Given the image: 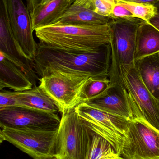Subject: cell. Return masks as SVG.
I'll list each match as a JSON object with an SVG mask.
<instances>
[{
  "mask_svg": "<svg viewBox=\"0 0 159 159\" xmlns=\"http://www.w3.org/2000/svg\"><path fill=\"white\" fill-rule=\"evenodd\" d=\"M111 57L110 43L96 51L82 52L61 49L40 42L32 63L39 78L55 71L105 77L109 75Z\"/></svg>",
  "mask_w": 159,
  "mask_h": 159,
  "instance_id": "cell-1",
  "label": "cell"
},
{
  "mask_svg": "<svg viewBox=\"0 0 159 159\" xmlns=\"http://www.w3.org/2000/svg\"><path fill=\"white\" fill-rule=\"evenodd\" d=\"M35 32L40 42L70 51L92 52L110 43L109 24L55 23L36 29Z\"/></svg>",
  "mask_w": 159,
  "mask_h": 159,
  "instance_id": "cell-2",
  "label": "cell"
},
{
  "mask_svg": "<svg viewBox=\"0 0 159 159\" xmlns=\"http://www.w3.org/2000/svg\"><path fill=\"white\" fill-rule=\"evenodd\" d=\"M145 20L137 17H110L111 64L108 78L110 83H121L120 66L132 65L135 61L137 30Z\"/></svg>",
  "mask_w": 159,
  "mask_h": 159,
  "instance_id": "cell-3",
  "label": "cell"
},
{
  "mask_svg": "<svg viewBox=\"0 0 159 159\" xmlns=\"http://www.w3.org/2000/svg\"><path fill=\"white\" fill-rule=\"evenodd\" d=\"M119 69L133 119L143 120L159 131V100L145 86L134 64L121 65Z\"/></svg>",
  "mask_w": 159,
  "mask_h": 159,
  "instance_id": "cell-4",
  "label": "cell"
},
{
  "mask_svg": "<svg viewBox=\"0 0 159 159\" xmlns=\"http://www.w3.org/2000/svg\"><path fill=\"white\" fill-rule=\"evenodd\" d=\"M119 156L123 159H159V131L141 120H131Z\"/></svg>",
  "mask_w": 159,
  "mask_h": 159,
  "instance_id": "cell-5",
  "label": "cell"
},
{
  "mask_svg": "<svg viewBox=\"0 0 159 159\" xmlns=\"http://www.w3.org/2000/svg\"><path fill=\"white\" fill-rule=\"evenodd\" d=\"M90 77L85 75L55 71L39 78V85L57 104L62 114L79 104L82 88Z\"/></svg>",
  "mask_w": 159,
  "mask_h": 159,
  "instance_id": "cell-6",
  "label": "cell"
},
{
  "mask_svg": "<svg viewBox=\"0 0 159 159\" xmlns=\"http://www.w3.org/2000/svg\"><path fill=\"white\" fill-rule=\"evenodd\" d=\"M60 123L56 113L18 106L0 109L1 128L56 131Z\"/></svg>",
  "mask_w": 159,
  "mask_h": 159,
  "instance_id": "cell-7",
  "label": "cell"
},
{
  "mask_svg": "<svg viewBox=\"0 0 159 159\" xmlns=\"http://www.w3.org/2000/svg\"><path fill=\"white\" fill-rule=\"evenodd\" d=\"M1 129V143L3 141L9 142L34 159L56 155L58 130L56 131H46L7 128Z\"/></svg>",
  "mask_w": 159,
  "mask_h": 159,
  "instance_id": "cell-8",
  "label": "cell"
},
{
  "mask_svg": "<svg viewBox=\"0 0 159 159\" xmlns=\"http://www.w3.org/2000/svg\"><path fill=\"white\" fill-rule=\"evenodd\" d=\"M81 119L84 125L83 159H123L119 156L122 138L92 121Z\"/></svg>",
  "mask_w": 159,
  "mask_h": 159,
  "instance_id": "cell-9",
  "label": "cell"
},
{
  "mask_svg": "<svg viewBox=\"0 0 159 159\" xmlns=\"http://www.w3.org/2000/svg\"><path fill=\"white\" fill-rule=\"evenodd\" d=\"M84 125L75 108L62 114L56 155L61 159H83Z\"/></svg>",
  "mask_w": 159,
  "mask_h": 159,
  "instance_id": "cell-10",
  "label": "cell"
},
{
  "mask_svg": "<svg viewBox=\"0 0 159 159\" xmlns=\"http://www.w3.org/2000/svg\"><path fill=\"white\" fill-rule=\"evenodd\" d=\"M0 52L18 67L30 80L33 87L37 86L39 77L32 61L28 59L16 42L10 25L7 0H0Z\"/></svg>",
  "mask_w": 159,
  "mask_h": 159,
  "instance_id": "cell-11",
  "label": "cell"
},
{
  "mask_svg": "<svg viewBox=\"0 0 159 159\" xmlns=\"http://www.w3.org/2000/svg\"><path fill=\"white\" fill-rule=\"evenodd\" d=\"M7 9L14 38L24 56L33 61L37 52L30 12L22 0H7Z\"/></svg>",
  "mask_w": 159,
  "mask_h": 159,
  "instance_id": "cell-12",
  "label": "cell"
},
{
  "mask_svg": "<svg viewBox=\"0 0 159 159\" xmlns=\"http://www.w3.org/2000/svg\"><path fill=\"white\" fill-rule=\"evenodd\" d=\"M85 103L129 120H133L127 91L121 83H110L104 92Z\"/></svg>",
  "mask_w": 159,
  "mask_h": 159,
  "instance_id": "cell-13",
  "label": "cell"
},
{
  "mask_svg": "<svg viewBox=\"0 0 159 159\" xmlns=\"http://www.w3.org/2000/svg\"><path fill=\"white\" fill-rule=\"evenodd\" d=\"M81 118L92 121L123 139L131 120L82 103L75 107Z\"/></svg>",
  "mask_w": 159,
  "mask_h": 159,
  "instance_id": "cell-14",
  "label": "cell"
},
{
  "mask_svg": "<svg viewBox=\"0 0 159 159\" xmlns=\"http://www.w3.org/2000/svg\"><path fill=\"white\" fill-rule=\"evenodd\" d=\"M33 87L28 76L0 52V90L8 88L21 92Z\"/></svg>",
  "mask_w": 159,
  "mask_h": 159,
  "instance_id": "cell-15",
  "label": "cell"
},
{
  "mask_svg": "<svg viewBox=\"0 0 159 159\" xmlns=\"http://www.w3.org/2000/svg\"><path fill=\"white\" fill-rule=\"evenodd\" d=\"M17 106H22L46 112L58 114V106L40 86L21 92L11 91Z\"/></svg>",
  "mask_w": 159,
  "mask_h": 159,
  "instance_id": "cell-16",
  "label": "cell"
},
{
  "mask_svg": "<svg viewBox=\"0 0 159 159\" xmlns=\"http://www.w3.org/2000/svg\"><path fill=\"white\" fill-rule=\"evenodd\" d=\"M74 0H51L36 7L30 13L33 30L53 24L73 3Z\"/></svg>",
  "mask_w": 159,
  "mask_h": 159,
  "instance_id": "cell-17",
  "label": "cell"
},
{
  "mask_svg": "<svg viewBox=\"0 0 159 159\" xmlns=\"http://www.w3.org/2000/svg\"><path fill=\"white\" fill-rule=\"evenodd\" d=\"M134 64L145 86L159 100V52L138 59Z\"/></svg>",
  "mask_w": 159,
  "mask_h": 159,
  "instance_id": "cell-18",
  "label": "cell"
},
{
  "mask_svg": "<svg viewBox=\"0 0 159 159\" xmlns=\"http://www.w3.org/2000/svg\"><path fill=\"white\" fill-rule=\"evenodd\" d=\"M110 20L109 17L101 16L90 8L72 3L54 23L105 25Z\"/></svg>",
  "mask_w": 159,
  "mask_h": 159,
  "instance_id": "cell-19",
  "label": "cell"
},
{
  "mask_svg": "<svg viewBox=\"0 0 159 159\" xmlns=\"http://www.w3.org/2000/svg\"><path fill=\"white\" fill-rule=\"evenodd\" d=\"M159 52V30L144 21L138 27L136 36L135 61Z\"/></svg>",
  "mask_w": 159,
  "mask_h": 159,
  "instance_id": "cell-20",
  "label": "cell"
},
{
  "mask_svg": "<svg viewBox=\"0 0 159 159\" xmlns=\"http://www.w3.org/2000/svg\"><path fill=\"white\" fill-rule=\"evenodd\" d=\"M108 77H90L82 88L79 104L86 102L104 92L108 89L111 82Z\"/></svg>",
  "mask_w": 159,
  "mask_h": 159,
  "instance_id": "cell-21",
  "label": "cell"
},
{
  "mask_svg": "<svg viewBox=\"0 0 159 159\" xmlns=\"http://www.w3.org/2000/svg\"><path fill=\"white\" fill-rule=\"evenodd\" d=\"M117 2L128 9L137 17L148 22L150 19L158 13V9L155 5L139 3L134 2L116 0Z\"/></svg>",
  "mask_w": 159,
  "mask_h": 159,
  "instance_id": "cell-22",
  "label": "cell"
},
{
  "mask_svg": "<svg viewBox=\"0 0 159 159\" xmlns=\"http://www.w3.org/2000/svg\"><path fill=\"white\" fill-rule=\"evenodd\" d=\"M0 109L9 107L17 106V103L10 91L0 90Z\"/></svg>",
  "mask_w": 159,
  "mask_h": 159,
  "instance_id": "cell-23",
  "label": "cell"
},
{
  "mask_svg": "<svg viewBox=\"0 0 159 159\" xmlns=\"http://www.w3.org/2000/svg\"><path fill=\"white\" fill-rule=\"evenodd\" d=\"M133 15L124 7L116 2L113 7L112 14L110 17H133Z\"/></svg>",
  "mask_w": 159,
  "mask_h": 159,
  "instance_id": "cell-24",
  "label": "cell"
},
{
  "mask_svg": "<svg viewBox=\"0 0 159 159\" xmlns=\"http://www.w3.org/2000/svg\"><path fill=\"white\" fill-rule=\"evenodd\" d=\"M41 0H27V7L30 13H31L37 6L40 4Z\"/></svg>",
  "mask_w": 159,
  "mask_h": 159,
  "instance_id": "cell-25",
  "label": "cell"
},
{
  "mask_svg": "<svg viewBox=\"0 0 159 159\" xmlns=\"http://www.w3.org/2000/svg\"><path fill=\"white\" fill-rule=\"evenodd\" d=\"M127 2H134L139 3L149 4L155 5L159 2V0H122Z\"/></svg>",
  "mask_w": 159,
  "mask_h": 159,
  "instance_id": "cell-26",
  "label": "cell"
},
{
  "mask_svg": "<svg viewBox=\"0 0 159 159\" xmlns=\"http://www.w3.org/2000/svg\"><path fill=\"white\" fill-rule=\"evenodd\" d=\"M148 22L159 30V12H158L155 16L151 18Z\"/></svg>",
  "mask_w": 159,
  "mask_h": 159,
  "instance_id": "cell-27",
  "label": "cell"
},
{
  "mask_svg": "<svg viewBox=\"0 0 159 159\" xmlns=\"http://www.w3.org/2000/svg\"><path fill=\"white\" fill-rule=\"evenodd\" d=\"M34 159H61L58 156L56 155H48V156H44L39 157Z\"/></svg>",
  "mask_w": 159,
  "mask_h": 159,
  "instance_id": "cell-28",
  "label": "cell"
},
{
  "mask_svg": "<svg viewBox=\"0 0 159 159\" xmlns=\"http://www.w3.org/2000/svg\"><path fill=\"white\" fill-rule=\"evenodd\" d=\"M50 1H51V0H41V2H40L39 4H43L47 2Z\"/></svg>",
  "mask_w": 159,
  "mask_h": 159,
  "instance_id": "cell-29",
  "label": "cell"
},
{
  "mask_svg": "<svg viewBox=\"0 0 159 159\" xmlns=\"http://www.w3.org/2000/svg\"><path fill=\"white\" fill-rule=\"evenodd\" d=\"M83 1H84V0H74L73 3L77 4Z\"/></svg>",
  "mask_w": 159,
  "mask_h": 159,
  "instance_id": "cell-30",
  "label": "cell"
},
{
  "mask_svg": "<svg viewBox=\"0 0 159 159\" xmlns=\"http://www.w3.org/2000/svg\"><path fill=\"white\" fill-rule=\"evenodd\" d=\"M155 6L157 7V8L158 12H159V2H157V3L155 4Z\"/></svg>",
  "mask_w": 159,
  "mask_h": 159,
  "instance_id": "cell-31",
  "label": "cell"
}]
</instances>
